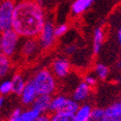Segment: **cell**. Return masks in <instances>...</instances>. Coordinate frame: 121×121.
Here are the masks:
<instances>
[{
  "mask_svg": "<svg viewBox=\"0 0 121 121\" xmlns=\"http://www.w3.org/2000/svg\"><path fill=\"white\" fill-rule=\"evenodd\" d=\"M46 21L40 0H16L12 29L22 38H37Z\"/></svg>",
  "mask_w": 121,
  "mask_h": 121,
  "instance_id": "6da1fadb",
  "label": "cell"
},
{
  "mask_svg": "<svg viewBox=\"0 0 121 121\" xmlns=\"http://www.w3.org/2000/svg\"><path fill=\"white\" fill-rule=\"evenodd\" d=\"M30 80L34 84L39 95L52 96L58 89L57 78L49 69H39L32 75Z\"/></svg>",
  "mask_w": 121,
  "mask_h": 121,
  "instance_id": "7a4b0ae2",
  "label": "cell"
},
{
  "mask_svg": "<svg viewBox=\"0 0 121 121\" xmlns=\"http://www.w3.org/2000/svg\"><path fill=\"white\" fill-rule=\"evenodd\" d=\"M0 39H1V53L12 59L16 57L22 38L11 28L0 33Z\"/></svg>",
  "mask_w": 121,
  "mask_h": 121,
  "instance_id": "3957f363",
  "label": "cell"
},
{
  "mask_svg": "<svg viewBox=\"0 0 121 121\" xmlns=\"http://www.w3.org/2000/svg\"><path fill=\"white\" fill-rule=\"evenodd\" d=\"M40 52H42V49L37 38H22L17 55L24 61H32L38 56Z\"/></svg>",
  "mask_w": 121,
  "mask_h": 121,
  "instance_id": "277c9868",
  "label": "cell"
},
{
  "mask_svg": "<svg viewBox=\"0 0 121 121\" xmlns=\"http://www.w3.org/2000/svg\"><path fill=\"white\" fill-rule=\"evenodd\" d=\"M16 0H0V33L12 28Z\"/></svg>",
  "mask_w": 121,
  "mask_h": 121,
  "instance_id": "5b68a950",
  "label": "cell"
},
{
  "mask_svg": "<svg viewBox=\"0 0 121 121\" xmlns=\"http://www.w3.org/2000/svg\"><path fill=\"white\" fill-rule=\"evenodd\" d=\"M56 37L54 34V24L52 22L46 21L37 40L42 50H49L55 45Z\"/></svg>",
  "mask_w": 121,
  "mask_h": 121,
  "instance_id": "8992f818",
  "label": "cell"
},
{
  "mask_svg": "<svg viewBox=\"0 0 121 121\" xmlns=\"http://www.w3.org/2000/svg\"><path fill=\"white\" fill-rule=\"evenodd\" d=\"M71 63L66 57H56L50 65V71L56 78H65L71 73Z\"/></svg>",
  "mask_w": 121,
  "mask_h": 121,
  "instance_id": "52a82bcc",
  "label": "cell"
},
{
  "mask_svg": "<svg viewBox=\"0 0 121 121\" xmlns=\"http://www.w3.org/2000/svg\"><path fill=\"white\" fill-rule=\"evenodd\" d=\"M38 92L34 86V84L32 83V82L29 79H27L26 84L23 87L22 91L19 94V99H21V102L22 104V106L25 107H31V105L33 104V102L35 101V99L38 96Z\"/></svg>",
  "mask_w": 121,
  "mask_h": 121,
  "instance_id": "ba28073f",
  "label": "cell"
},
{
  "mask_svg": "<svg viewBox=\"0 0 121 121\" xmlns=\"http://www.w3.org/2000/svg\"><path fill=\"white\" fill-rule=\"evenodd\" d=\"M92 93V87L85 83L83 80L78 82V84L75 87L72 93V99H74L78 103H85L90 98Z\"/></svg>",
  "mask_w": 121,
  "mask_h": 121,
  "instance_id": "9c48e42d",
  "label": "cell"
},
{
  "mask_svg": "<svg viewBox=\"0 0 121 121\" xmlns=\"http://www.w3.org/2000/svg\"><path fill=\"white\" fill-rule=\"evenodd\" d=\"M69 97L65 94H58L55 93L52 96L50 99V105H49V112H59V110H65L66 105L68 103Z\"/></svg>",
  "mask_w": 121,
  "mask_h": 121,
  "instance_id": "30bf717a",
  "label": "cell"
},
{
  "mask_svg": "<svg viewBox=\"0 0 121 121\" xmlns=\"http://www.w3.org/2000/svg\"><path fill=\"white\" fill-rule=\"evenodd\" d=\"M105 30L103 27H97L94 29L93 37H92V50L95 55L99 54L102 49L104 41H105Z\"/></svg>",
  "mask_w": 121,
  "mask_h": 121,
  "instance_id": "8fae6325",
  "label": "cell"
},
{
  "mask_svg": "<svg viewBox=\"0 0 121 121\" xmlns=\"http://www.w3.org/2000/svg\"><path fill=\"white\" fill-rule=\"evenodd\" d=\"M52 96L49 95H38L31 107L36 109L39 113H48L49 112V105Z\"/></svg>",
  "mask_w": 121,
  "mask_h": 121,
  "instance_id": "7c38bea8",
  "label": "cell"
},
{
  "mask_svg": "<svg viewBox=\"0 0 121 121\" xmlns=\"http://www.w3.org/2000/svg\"><path fill=\"white\" fill-rule=\"evenodd\" d=\"M95 0H75L71 5V13L73 16H80L92 6Z\"/></svg>",
  "mask_w": 121,
  "mask_h": 121,
  "instance_id": "4fadbf2b",
  "label": "cell"
},
{
  "mask_svg": "<svg viewBox=\"0 0 121 121\" xmlns=\"http://www.w3.org/2000/svg\"><path fill=\"white\" fill-rule=\"evenodd\" d=\"M10 79H11V82H12V93L18 96L22 91L23 87L25 86L27 79L21 73L14 74Z\"/></svg>",
  "mask_w": 121,
  "mask_h": 121,
  "instance_id": "5bb4252c",
  "label": "cell"
},
{
  "mask_svg": "<svg viewBox=\"0 0 121 121\" xmlns=\"http://www.w3.org/2000/svg\"><path fill=\"white\" fill-rule=\"evenodd\" d=\"M92 108L93 107L88 103L79 105L77 112L74 113V121H89Z\"/></svg>",
  "mask_w": 121,
  "mask_h": 121,
  "instance_id": "9a60e30c",
  "label": "cell"
},
{
  "mask_svg": "<svg viewBox=\"0 0 121 121\" xmlns=\"http://www.w3.org/2000/svg\"><path fill=\"white\" fill-rule=\"evenodd\" d=\"M13 70V59L0 53V79L5 78Z\"/></svg>",
  "mask_w": 121,
  "mask_h": 121,
  "instance_id": "2e32d148",
  "label": "cell"
},
{
  "mask_svg": "<svg viewBox=\"0 0 121 121\" xmlns=\"http://www.w3.org/2000/svg\"><path fill=\"white\" fill-rule=\"evenodd\" d=\"M39 114L40 113L36 109H34L32 107H29L25 109H22V112L14 121H34Z\"/></svg>",
  "mask_w": 121,
  "mask_h": 121,
  "instance_id": "e0dca14e",
  "label": "cell"
},
{
  "mask_svg": "<svg viewBox=\"0 0 121 121\" xmlns=\"http://www.w3.org/2000/svg\"><path fill=\"white\" fill-rule=\"evenodd\" d=\"M94 75L97 77L98 79L101 80H105L108 78V75H109V69L108 67L104 64V63H101L98 62L94 65Z\"/></svg>",
  "mask_w": 121,
  "mask_h": 121,
  "instance_id": "ac0fdd59",
  "label": "cell"
},
{
  "mask_svg": "<svg viewBox=\"0 0 121 121\" xmlns=\"http://www.w3.org/2000/svg\"><path fill=\"white\" fill-rule=\"evenodd\" d=\"M50 121H74V113L65 110L50 112Z\"/></svg>",
  "mask_w": 121,
  "mask_h": 121,
  "instance_id": "d6986e66",
  "label": "cell"
},
{
  "mask_svg": "<svg viewBox=\"0 0 121 121\" xmlns=\"http://www.w3.org/2000/svg\"><path fill=\"white\" fill-rule=\"evenodd\" d=\"M89 121H107L104 108H93Z\"/></svg>",
  "mask_w": 121,
  "mask_h": 121,
  "instance_id": "ffe728a7",
  "label": "cell"
},
{
  "mask_svg": "<svg viewBox=\"0 0 121 121\" xmlns=\"http://www.w3.org/2000/svg\"><path fill=\"white\" fill-rule=\"evenodd\" d=\"M12 93V82L11 79L3 78V80L0 82V95L6 96Z\"/></svg>",
  "mask_w": 121,
  "mask_h": 121,
  "instance_id": "44dd1931",
  "label": "cell"
},
{
  "mask_svg": "<svg viewBox=\"0 0 121 121\" xmlns=\"http://www.w3.org/2000/svg\"><path fill=\"white\" fill-rule=\"evenodd\" d=\"M69 30V25L67 23H60L57 25H54V34L56 38L63 37Z\"/></svg>",
  "mask_w": 121,
  "mask_h": 121,
  "instance_id": "7402d4cb",
  "label": "cell"
},
{
  "mask_svg": "<svg viewBox=\"0 0 121 121\" xmlns=\"http://www.w3.org/2000/svg\"><path fill=\"white\" fill-rule=\"evenodd\" d=\"M83 82L85 83H87L89 86H91L92 88L97 84V82H98V78L97 77L94 75V74H87L84 76L83 78Z\"/></svg>",
  "mask_w": 121,
  "mask_h": 121,
  "instance_id": "603a6c76",
  "label": "cell"
},
{
  "mask_svg": "<svg viewBox=\"0 0 121 121\" xmlns=\"http://www.w3.org/2000/svg\"><path fill=\"white\" fill-rule=\"evenodd\" d=\"M77 49H78L77 46H75V45H69V46H67L64 48V52L67 55H73L77 52Z\"/></svg>",
  "mask_w": 121,
  "mask_h": 121,
  "instance_id": "cb8c5ba5",
  "label": "cell"
},
{
  "mask_svg": "<svg viewBox=\"0 0 121 121\" xmlns=\"http://www.w3.org/2000/svg\"><path fill=\"white\" fill-rule=\"evenodd\" d=\"M34 121H50V114L48 113H40Z\"/></svg>",
  "mask_w": 121,
  "mask_h": 121,
  "instance_id": "d4e9b609",
  "label": "cell"
},
{
  "mask_svg": "<svg viewBox=\"0 0 121 121\" xmlns=\"http://www.w3.org/2000/svg\"><path fill=\"white\" fill-rule=\"evenodd\" d=\"M116 38H117V42H118V45L121 47V26H120V27H119V29L117 30Z\"/></svg>",
  "mask_w": 121,
  "mask_h": 121,
  "instance_id": "484cf974",
  "label": "cell"
},
{
  "mask_svg": "<svg viewBox=\"0 0 121 121\" xmlns=\"http://www.w3.org/2000/svg\"><path fill=\"white\" fill-rule=\"evenodd\" d=\"M4 103H5V99H4V96H1V95H0V109H1V108L3 107Z\"/></svg>",
  "mask_w": 121,
  "mask_h": 121,
  "instance_id": "4316f807",
  "label": "cell"
},
{
  "mask_svg": "<svg viewBox=\"0 0 121 121\" xmlns=\"http://www.w3.org/2000/svg\"><path fill=\"white\" fill-rule=\"evenodd\" d=\"M116 67H117L118 69H121V60H119V61L116 63Z\"/></svg>",
  "mask_w": 121,
  "mask_h": 121,
  "instance_id": "83f0119b",
  "label": "cell"
},
{
  "mask_svg": "<svg viewBox=\"0 0 121 121\" xmlns=\"http://www.w3.org/2000/svg\"><path fill=\"white\" fill-rule=\"evenodd\" d=\"M0 53H1V39H0Z\"/></svg>",
  "mask_w": 121,
  "mask_h": 121,
  "instance_id": "f1b7e54d",
  "label": "cell"
},
{
  "mask_svg": "<svg viewBox=\"0 0 121 121\" xmlns=\"http://www.w3.org/2000/svg\"><path fill=\"white\" fill-rule=\"evenodd\" d=\"M120 102H121V100H120Z\"/></svg>",
  "mask_w": 121,
  "mask_h": 121,
  "instance_id": "f546056e",
  "label": "cell"
}]
</instances>
